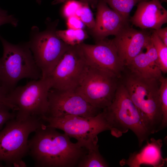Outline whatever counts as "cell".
I'll use <instances>...</instances> for the list:
<instances>
[{"label": "cell", "mask_w": 167, "mask_h": 167, "mask_svg": "<svg viewBox=\"0 0 167 167\" xmlns=\"http://www.w3.org/2000/svg\"><path fill=\"white\" fill-rule=\"evenodd\" d=\"M151 34L127 25L111 39L125 66L145 48L151 41Z\"/></svg>", "instance_id": "4fadbf2b"}, {"label": "cell", "mask_w": 167, "mask_h": 167, "mask_svg": "<svg viewBox=\"0 0 167 167\" xmlns=\"http://www.w3.org/2000/svg\"><path fill=\"white\" fill-rule=\"evenodd\" d=\"M130 20L142 30H157L167 23V10L160 0H142Z\"/></svg>", "instance_id": "9a60e30c"}, {"label": "cell", "mask_w": 167, "mask_h": 167, "mask_svg": "<svg viewBox=\"0 0 167 167\" xmlns=\"http://www.w3.org/2000/svg\"><path fill=\"white\" fill-rule=\"evenodd\" d=\"M41 0H36V2L39 4H40Z\"/></svg>", "instance_id": "1f68e13d"}, {"label": "cell", "mask_w": 167, "mask_h": 167, "mask_svg": "<svg viewBox=\"0 0 167 167\" xmlns=\"http://www.w3.org/2000/svg\"><path fill=\"white\" fill-rule=\"evenodd\" d=\"M47 116L60 118L69 115L83 117L94 116L102 110L92 106L75 90L51 88L48 94Z\"/></svg>", "instance_id": "8fae6325"}, {"label": "cell", "mask_w": 167, "mask_h": 167, "mask_svg": "<svg viewBox=\"0 0 167 167\" xmlns=\"http://www.w3.org/2000/svg\"><path fill=\"white\" fill-rule=\"evenodd\" d=\"M146 141V144L139 151L131 153L128 158L120 161L121 166L140 167L142 165H147L154 167L164 166L166 163L167 159L162 156V139L152 138Z\"/></svg>", "instance_id": "2e32d148"}, {"label": "cell", "mask_w": 167, "mask_h": 167, "mask_svg": "<svg viewBox=\"0 0 167 167\" xmlns=\"http://www.w3.org/2000/svg\"><path fill=\"white\" fill-rule=\"evenodd\" d=\"M153 30L163 42L167 46V27Z\"/></svg>", "instance_id": "83f0119b"}, {"label": "cell", "mask_w": 167, "mask_h": 167, "mask_svg": "<svg viewBox=\"0 0 167 167\" xmlns=\"http://www.w3.org/2000/svg\"><path fill=\"white\" fill-rule=\"evenodd\" d=\"M44 123L38 117L7 121L0 131V167L2 162L8 167H26L23 159L29 153L28 136Z\"/></svg>", "instance_id": "277c9868"}, {"label": "cell", "mask_w": 167, "mask_h": 167, "mask_svg": "<svg viewBox=\"0 0 167 167\" xmlns=\"http://www.w3.org/2000/svg\"><path fill=\"white\" fill-rule=\"evenodd\" d=\"M160 81L159 96L162 113L161 130L167 126V79L162 77Z\"/></svg>", "instance_id": "7402d4cb"}, {"label": "cell", "mask_w": 167, "mask_h": 167, "mask_svg": "<svg viewBox=\"0 0 167 167\" xmlns=\"http://www.w3.org/2000/svg\"></svg>", "instance_id": "836d02e7"}, {"label": "cell", "mask_w": 167, "mask_h": 167, "mask_svg": "<svg viewBox=\"0 0 167 167\" xmlns=\"http://www.w3.org/2000/svg\"><path fill=\"white\" fill-rule=\"evenodd\" d=\"M51 88V83L47 77L32 80L9 92L6 98L15 109V118L22 121L32 117L47 116L48 96Z\"/></svg>", "instance_id": "52a82bcc"}, {"label": "cell", "mask_w": 167, "mask_h": 167, "mask_svg": "<svg viewBox=\"0 0 167 167\" xmlns=\"http://www.w3.org/2000/svg\"><path fill=\"white\" fill-rule=\"evenodd\" d=\"M0 41L3 49L0 58V86L7 94L22 79L37 80L42 78L28 42L14 44L0 35Z\"/></svg>", "instance_id": "3957f363"}, {"label": "cell", "mask_w": 167, "mask_h": 167, "mask_svg": "<svg viewBox=\"0 0 167 167\" xmlns=\"http://www.w3.org/2000/svg\"><path fill=\"white\" fill-rule=\"evenodd\" d=\"M28 140V154L37 167L77 166L88 150L77 142L72 143L65 133L45 123Z\"/></svg>", "instance_id": "6da1fadb"}, {"label": "cell", "mask_w": 167, "mask_h": 167, "mask_svg": "<svg viewBox=\"0 0 167 167\" xmlns=\"http://www.w3.org/2000/svg\"><path fill=\"white\" fill-rule=\"evenodd\" d=\"M161 2H167V0H160Z\"/></svg>", "instance_id": "d6a6232c"}, {"label": "cell", "mask_w": 167, "mask_h": 167, "mask_svg": "<svg viewBox=\"0 0 167 167\" xmlns=\"http://www.w3.org/2000/svg\"><path fill=\"white\" fill-rule=\"evenodd\" d=\"M7 93L0 86V104H3L9 107L12 110L15 111L14 107L8 102L7 98Z\"/></svg>", "instance_id": "f1b7e54d"}, {"label": "cell", "mask_w": 167, "mask_h": 167, "mask_svg": "<svg viewBox=\"0 0 167 167\" xmlns=\"http://www.w3.org/2000/svg\"><path fill=\"white\" fill-rule=\"evenodd\" d=\"M57 20L46 21V28L40 31L37 26L31 29L28 42L34 61L40 69L42 78L48 77L70 45L56 34Z\"/></svg>", "instance_id": "8992f818"}, {"label": "cell", "mask_w": 167, "mask_h": 167, "mask_svg": "<svg viewBox=\"0 0 167 167\" xmlns=\"http://www.w3.org/2000/svg\"><path fill=\"white\" fill-rule=\"evenodd\" d=\"M88 64L79 45H70L48 77L53 88L75 90L79 86Z\"/></svg>", "instance_id": "30bf717a"}, {"label": "cell", "mask_w": 167, "mask_h": 167, "mask_svg": "<svg viewBox=\"0 0 167 167\" xmlns=\"http://www.w3.org/2000/svg\"><path fill=\"white\" fill-rule=\"evenodd\" d=\"M16 112L6 105L0 104V131L8 121L15 118Z\"/></svg>", "instance_id": "d4e9b609"}, {"label": "cell", "mask_w": 167, "mask_h": 167, "mask_svg": "<svg viewBox=\"0 0 167 167\" xmlns=\"http://www.w3.org/2000/svg\"><path fill=\"white\" fill-rule=\"evenodd\" d=\"M145 53H140L125 67L130 71L144 78L160 80L162 77L156 49L151 39Z\"/></svg>", "instance_id": "e0dca14e"}, {"label": "cell", "mask_w": 167, "mask_h": 167, "mask_svg": "<svg viewBox=\"0 0 167 167\" xmlns=\"http://www.w3.org/2000/svg\"><path fill=\"white\" fill-rule=\"evenodd\" d=\"M96 7L95 24L91 31L96 41L104 39L110 35L116 36L127 25L128 21L103 0H98Z\"/></svg>", "instance_id": "5bb4252c"}, {"label": "cell", "mask_w": 167, "mask_h": 167, "mask_svg": "<svg viewBox=\"0 0 167 167\" xmlns=\"http://www.w3.org/2000/svg\"><path fill=\"white\" fill-rule=\"evenodd\" d=\"M125 20L128 21L133 8L142 0H102Z\"/></svg>", "instance_id": "ffe728a7"}, {"label": "cell", "mask_w": 167, "mask_h": 167, "mask_svg": "<svg viewBox=\"0 0 167 167\" xmlns=\"http://www.w3.org/2000/svg\"><path fill=\"white\" fill-rule=\"evenodd\" d=\"M120 80L139 110L150 134L161 131L162 113L159 96L160 80L143 77L126 67Z\"/></svg>", "instance_id": "7a4b0ae2"}, {"label": "cell", "mask_w": 167, "mask_h": 167, "mask_svg": "<svg viewBox=\"0 0 167 167\" xmlns=\"http://www.w3.org/2000/svg\"><path fill=\"white\" fill-rule=\"evenodd\" d=\"M68 0H54L52 2L53 4H56L64 3ZM81 2L88 3L92 7L95 8L96 7L98 0H77Z\"/></svg>", "instance_id": "f546056e"}, {"label": "cell", "mask_w": 167, "mask_h": 167, "mask_svg": "<svg viewBox=\"0 0 167 167\" xmlns=\"http://www.w3.org/2000/svg\"><path fill=\"white\" fill-rule=\"evenodd\" d=\"M79 45L88 65L120 78L125 66L111 39L105 38L93 45L83 42Z\"/></svg>", "instance_id": "7c38bea8"}, {"label": "cell", "mask_w": 167, "mask_h": 167, "mask_svg": "<svg viewBox=\"0 0 167 167\" xmlns=\"http://www.w3.org/2000/svg\"><path fill=\"white\" fill-rule=\"evenodd\" d=\"M119 83L115 75L88 65L75 91L92 106L102 110L111 104Z\"/></svg>", "instance_id": "9c48e42d"}, {"label": "cell", "mask_w": 167, "mask_h": 167, "mask_svg": "<svg viewBox=\"0 0 167 167\" xmlns=\"http://www.w3.org/2000/svg\"><path fill=\"white\" fill-rule=\"evenodd\" d=\"M103 110L113 136L119 137L130 130L137 137L139 147L143 142L148 140L150 135L139 110L120 80L112 102Z\"/></svg>", "instance_id": "5b68a950"}, {"label": "cell", "mask_w": 167, "mask_h": 167, "mask_svg": "<svg viewBox=\"0 0 167 167\" xmlns=\"http://www.w3.org/2000/svg\"><path fill=\"white\" fill-rule=\"evenodd\" d=\"M0 14L2 15H8L7 11L5 10H3L0 8Z\"/></svg>", "instance_id": "4dcf8cb0"}, {"label": "cell", "mask_w": 167, "mask_h": 167, "mask_svg": "<svg viewBox=\"0 0 167 167\" xmlns=\"http://www.w3.org/2000/svg\"><path fill=\"white\" fill-rule=\"evenodd\" d=\"M75 15L81 20L85 26L90 30L94 27L95 19L89 6L88 3L82 2Z\"/></svg>", "instance_id": "603a6c76"}, {"label": "cell", "mask_w": 167, "mask_h": 167, "mask_svg": "<svg viewBox=\"0 0 167 167\" xmlns=\"http://www.w3.org/2000/svg\"><path fill=\"white\" fill-rule=\"evenodd\" d=\"M99 145L88 149L85 154L79 161L78 167H107L109 166L99 150Z\"/></svg>", "instance_id": "ac0fdd59"}, {"label": "cell", "mask_w": 167, "mask_h": 167, "mask_svg": "<svg viewBox=\"0 0 167 167\" xmlns=\"http://www.w3.org/2000/svg\"><path fill=\"white\" fill-rule=\"evenodd\" d=\"M64 3L62 12L64 17L66 19L70 16L75 15L82 2L77 0H68Z\"/></svg>", "instance_id": "cb8c5ba5"}, {"label": "cell", "mask_w": 167, "mask_h": 167, "mask_svg": "<svg viewBox=\"0 0 167 167\" xmlns=\"http://www.w3.org/2000/svg\"><path fill=\"white\" fill-rule=\"evenodd\" d=\"M18 23V19L13 15L0 14V26L5 24H10L14 27H16Z\"/></svg>", "instance_id": "4316f807"}, {"label": "cell", "mask_w": 167, "mask_h": 167, "mask_svg": "<svg viewBox=\"0 0 167 167\" xmlns=\"http://www.w3.org/2000/svg\"><path fill=\"white\" fill-rule=\"evenodd\" d=\"M151 40L156 49L160 68L162 73L167 72V46L159 38L153 30Z\"/></svg>", "instance_id": "44dd1931"}, {"label": "cell", "mask_w": 167, "mask_h": 167, "mask_svg": "<svg viewBox=\"0 0 167 167\" xmlns=\"http://www.w3.org/2000/svg\"><path fill=\"white\" fill-rule=\"evenodd\" d=\"M66 25L68 28L84 29L85 25L76 16L73 15L66 18Z\"/></svg>", "instance_id": "484cf974"}, {"label": "cell", "mask_w": 167, "mask_h": 167, "mask_svg": "<svg viewBox=\"0 0 167 167\" xmlns=\"http://www.w3.org/2000/svg\"><path fill=\"white\" fill-rule=\"evenodd\" d=\"M56 33L60 39L70 45H79L88 37L84 29L67 28L64 30H57Z\"/></svg>", "instance_id": "d6986e66"}, {"label": "cell", "mask_w": 167, "mask_h": 167, "mask_svg": "<svg viewBox=\"0 0 167 167\" xmlns=\"http://www.w3.org/2000/svg\"><path fill=\"white\" fill-rule=\"evenodd\" d=\"M41 118L47 125L63 131L87 150L97 144V135L99 133L110 130L103 110L92 117L69 115L55 118L44 116Z\"/></svg>", "instance_id": "ba28073f"}]
</instances>
